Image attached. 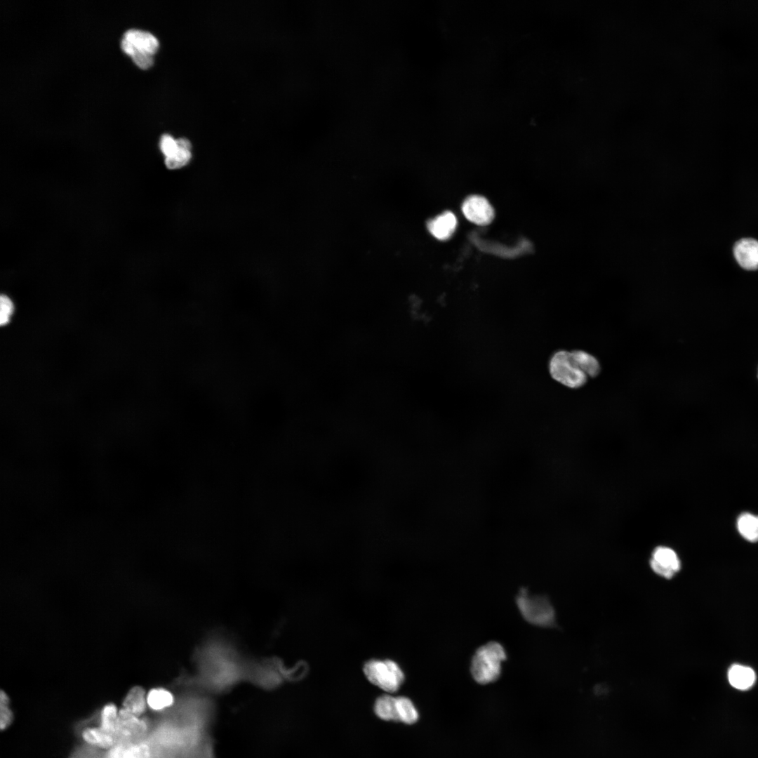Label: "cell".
Segmentation results:
<instances>
[{
  "label": "cell",
  "mask_w": 758,
  "mask_h": 758,
  "mask_svg": "<svg viewBox=\"0 0 758 758\" xmlns=\"http://www.w3.org/2000/svg\"><path fill=\"white\" fill-rule=\"evenodd\" d=\"M505 658V649L499 643L491 641L481 646L472 659L473 678L481 684L494 681L500 674L501 664Z\"/></svg>",
  "instance_id": "1"
},
{
  "label": "cell",
  "mask_w": 758,
  "mask_h": 758,
  "mask_svg": "<svg viewBox=\"0 0 758 758\" xmlns=\"http://www.w3.org/2000/svg\"><path fill=\"white\" fill-rule=\"evenodd\" d=\"M549 371L554 380L572 389L584 386L588 378L579 368L571 352L566 350L557 351L551 357Z\"/></svg>",
  "instance_id": "2"
},
{
  "label": "cell",
  "mask_w": 758,
  "mask_h": 758,
  "mask_svg": "<svg viewBox=\"0 0 758 758\" xmlns=\"http://www.w3.org/2000/svg\"><path fill=\"white\" fill-rule=\"evenodd\" d=\"M367 679L380 689L389 692H396L404 681V675L399 666L390 660H371L364 667Z\"/></svg>",
  "instance_id": "3"
},
{
  "label": "cell",
  "mask_w": 758,
  "mask_h": 758,
  "mask_svg": "<svg viewBox=\"0 0 758 758\" xmlns=\"http://www.w3.org/2000/svg\"><path fill=\"white\" fill-rule=\"evenodd\" d=\"M517 604L523 617L530 623L543 627L554 623V609L545 597L531 596L523 589L517 598Z\"/></svg>",
  "instance_id": "4"
},
{
  "label": "cell",
  "mask_w": 758,
  "mask_h": 758,
  "mask_svg": "<svg viewBox=\"0 0 758 758\" xmlns=\"http://www.w3.org/2000/svg\"><path fill=\"white\" fill-rule=\"evenodd\" d=\"M650 565L652 570L665 578H672L680 569L679 558L674 550L658 546L652 552Z\"/></svg>",
  "instance_id": "5"
},
{
  "label": "cell",
  "mask_w": 758,
  "mask_h": 758,
  "mask_svg": "<svg viewBox=\"0 0 758 758\" xmlns=\"http://www.w3.org/2000/svg\"><path fill=\"white\" fill-rule=\"evenodd\" d=\"M462 211L467 220L479 225L489 224L494 218V211L484 197L472 195L464 201Z\"/></svg>",
  "instance_id": "6"
},
{
  "label": "cell",
  "mask_w": 758,
  "mask_h": 758,
  "mask_svg": "<svg viewBox=\"0 0 758 758\" xmlns=\"http://www.w3.org/2000/svg\"><path fill=\"white\" fill-rule=\"evenodd\" d=\"M147 731L146 724L137 716L122 708L118 713L116 735L118 740L131 741L142 736Z\"/></svg>",
  "instance_id": "7"
},
{
  "label": "cell",
  "mask_w": 758,
  "mask_h": 758,
  "mask_svg": "<svg viewBox=\"0 0 758 758\" xmlns=\"http://www.w3.org/2000/svg\"><path fill=\"white\" fill-rule=\"evenodd\" d=\"M733 255L743 269L754 270L758 268V241L745 238L738 241L733 247Z\"/></svg>",
  "instance_id": "8"
},
{
  "label": "cell",
  "mask_w": 758,
  "mask_h": 758,
  "mask_svg": "<svg viewBox=\"0 0 758 758\" xmlns=\"http://www.w3.org/2000/svg\"><path fill=\"white\" fill-rule=\"evenodd\" d=\"M457 219L451 211H446L427 223L429 232L439 240L449 239L455 232Z\"/></svg>",
  "instance_id": "9"
},
{
  "label": "cell",
  "mask_w": 758,
  "mask_h": 758,
  "mask_svg": "<svg viewBox=\"0 0 758 758\" xmlns=\"http://www.w3.org/2000/svg\"><path fill=\"white\" fill-rule=\"evenodd\" d=\"M124 39L133 44L138 51L154 54L158 49L159 41L151 33L139 29H129L124 33Z\"/></svg>",
  "instance_id": "10"
},
{
  "label": "cell",
  "mask_w": 758,
  "mask_h": 758,
  "mask_svg": "<svg viewBox=\"0 0 758 758\" xmlns=\"http://www.w3.org/2000/svg\"><path fill=\"white\" fill-rule=\"evenodd\" d=\"M728 679L730 684L734 688L739 690H746L754 684L756 676L751 667L734 664L729 670Z\"/></svg>",
  "instance_id": "11"
},
{
  "label": "cell",
  "mask_w": 758,
  "mask_h": 758,
  "mask_svg": "<svg viewBox=\"0 0 758 758\" xmlns=\"http://www.w3.org/2000/svg\"><path fill=\"white\" fill-rule=\"evenodd\" d=\"M374 712L381 719L399 722L397 697L390 695L380 696L375 702Z\"/></svg>",
  "instance_id": "12"
},
{
  "label": "cell",
  "mask_w": 758,
  "mask_h": 758,
  "mask_svg": "<svg viewBox=\"0 0 758 758\" xmlns=\"http://www.w3.org/2000/svg\"><path fill=\"white\" fill-rule=\"evenodd\" d=\"M147 698L145 690L140 686L133 687L126 695L124 703V708L138 717L142 714L146 708Z\"/></svg>",
  "instance_id": "13"
},
{
  "label": "cell",
  "mask_w": 758,
  "mask_h": 758,
  "mask_svg": "<svg viewBox=\"0 0 758 758\" xmlns=\"http://www.w3.org/2000/svg\"><path fill=\"white\" fill-rule=\"evenodd\" d=\"M82 736L88 743L103 748H109L118 741L115 735L99 728H88L83 731Z\"/></svg>",
  "instance_id": "14"
},
{
  "label": "cell",
  "mask_w": 758,
  "mask_h": 758,
  "mask_svg": "<svg viewBox=\"0 0 758 758\" xmlns=\"http://www.w3.org/2000/svg\"><path fill=\"white\" fill-rule=\"evenodd\" d=\"M571 353L579 368L587 377L595 378L599 374L601 365L594 356L580 350L571 351Z\"/></svg>",
  "instance_id": "15"
},
{
  "label": "cell",
  "mask_w": 758,
  "mask_h": 758,
  "mask_svg": "<svg viewBox=\"0 0 758 758\" xmlns=\"http://www.w3.org/2000/svg\"><path fill=\"white\" fill-rule=\"evenodd\" d=\"M178 149L175 153L165 159L167 168L170 169L179 168L186 165L191 159V143L186 138L177 140Z\"/></svg>",
  "instance_id": "16"
},
{
  "label": "cell",
  "mask_w": 758,
  "mask_h": 758,
  "mask_svg": "<svg viewBox=\"0 0 758 758\" xmlns=\"http://www.w3.org/2000/svg\"><path fill=\"white\" fill-rule=\"evenodd\" d=\"M737 527L745 540L752 543L758 541V516L743 513L737 520Z\"/></svg>",
  "instance_id": "17"
},
{
  "label": "cell",
  "mask_w": 758,
  "mask_h": 758,
  "mask_svg": "<svg viewBox=\"0 0 758 758\" xmlns=\"http://www.w3.org/2000/svg\"><path fill=\"white\" fill-rule=\"evenodd\" d=\"M399 722L412 724L418 719V712L412 701L404 696L397 697Z\"/></svg>",
  "instance_id": "18"
},
{
  "label": "cell",
  "mask_w": 758,
  "mask_h": 758,
  "mask_svg": "<svg viewBox=\"0 0 758 758\" xmlns=\"http://www.w3.org/2000/svg\"><path fill=\"white\" fill-rule=\"evenodd\" d=\"M149 706L155 710H160L169 707L173 703V695L164 689H154L147 696Z\"/></svg>",
  "instance_id": "19"
},
{
  "label": "cell",
  "mask_w": 758,
  "mask_h": 758,
  "mask_svg": "<svg viewBox=\"0 0 758 758\" xmlns=\"http://www.w3.org/2000/svg\"><path fill=\"white\" fill-rule=\"evenodd\" d=\"M113 758H150V750L145 743L130 744L117 749Z\"/></svg>",
  "instance_id": "20"
},
{
  "label": "cell",
  "mask_w": 758,
  "mask_h": 758,
  "mask_svg": "<svg viewBox=\"0 0 758 758\" xmlns=\"http://www.w3.org/2000/svg\"><path fill=\"white\" fill-rule=\"evenodd\" d=\"M118 713L117 707L109 703L105 705L101 713V728L109 733L116 735Z\"/></svg>",
  "instance_id": "21"
},
{
  "label": "cell",
  "mask_w": 758,
  "mask_h": 758,
  "mask_svg": "<svg viewBox=\"0 0 758 758\" xmlns=\"http://www.w3.org/2000/svg\"><path fill=\"white\" fill-rule=\"evenodd\" d=\"M9 699L7 694L1 691L0 693V727L1 730L6 729L12 722L13 713L8 707Z\"/></svg>",
  "instance_id": "22"
},
{
  "label": "cell",
  "mask_w": 758,
  "mask_h": 758,
  "mask_svg": "<svg viewBox=\"0 0 758 758\" xmlns=\"http://www.w3.org/2000/svg\"><path fill=\"white\" fill-rule=\"evenodd\" d=\"M131 57L134 63L143 69L150 67L154 62L152 54L138 50Z\"/></svg>",
  "instance_id": "23"
},
{
  "label": "cell",
  "mask_w": 758,
  "mask_h": 758,
  "mask_svg": "<svg viewBox=\"0 0 758 758\" xmlns=\"http://www.w3.org/2000/svg\"><path fill=\"white\" fill-rule=\"evenodd\" d=\"M160 147L166 158L169 157L178 149L177 140L168 134H164L161 138Z\"/></svg>",
  "instance_id": "24"
},
{
  "label": "cell",
  "mask_w": 758,
  "mask_h": 758,
  "mask_svg": "<svg viewBox=\"0 0 758 758\" xmlns=\"http://www.w3.org/2000/svg\"><path fill=\"white\" fill-rule=\"evenodd\" d=\"M0 324L1 326L7 324L13 310V305L11 300L4 295L0 298Z\"/></svg>",
  "instance_id": "25"
}]
</instances>
